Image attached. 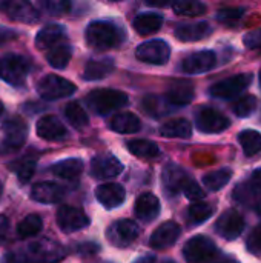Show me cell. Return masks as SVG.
<instances>
[{
    "label": "cell",
    "mask_w": 261,
    "mask_h": 263,
    "mask_svg": "<svg viewBox=\"0 0 261 263\" xmlns=\"http://www.w3.org/2000/svg\"><path fill=\"white\" fill-rule=\"evenodd\" d=\"M65 256L66 251L60 243L52 239L43 237L12 251L8 259L9 263H57Z\"/></svg>",
    "instance_id": "1"
},
{
    "label": "cell",
    "mask_w": 261,
    "mask_h": 263,
    "mask_svg": "<svg viewBox=\"0 0 261 263\" xmlns=\"http://www.w3.org/2000/svg\"><path fill=\"white\" fill-rule=\"evenodd\" d=\"M85 37H86V43L91 48L106 51V49L118 48L125 42L126 32L123 31L120 25L114 22L97 20L88 25L85 31Z\"/></svg>",
    "instance_id": "2"
},
{
    "label": "cell",
    "mask_w": 261,
    "mask_h": 263,
    "mask_svg": "<svg viewBox=\"0 0 261 263\" xmlns=\"http://www.w3.org/2000/svg\"><path fill=\"white\" fill-rule=\"evenodd\" d=\"M129 102L128 94L117 89H94L86 96V103L95 114L105 116L126 106Z\"/></svg>",
    "instance_id": "3"
},
{
    "label": "cell",
    "mask_w": 261,
    "mask_h": 263,
    "mask_svg": "<svg viewBox=\"0 0 261 263\" xmlns=\"http://www.w3.org/2000/svg\"><path fill=\"white\" fill-rule=\"evenodd\" d=\"M183 257L188 263H214L220 257V250L206 236H194L183 247Z\"/></svg>",
    "instance_id": "4"
},
{
    "label": "cell",
    "mask_w": 261,
    "mask_h": 263,
    "mask_svg": "<svg viewBox=\"0 0 261 263\" xmlns=\"http://www.w3.org/2000/svg\"><path fill=\"white\" fill-rule=\"evenodd\" d=\"M31 72V63L26 57L6 54L0 57V79L9 85L22 86Z\"/></svg>",
    "instance_id": "5"
},
{
    "label": "cell",
    "mask_w": 261,
    "mask_h": 263,
    "mask_svg": "<svg viewBox=\"0 0 261 263\" xmlns=\"http://www.w3.org/2000/svg\"><path fill=\"white\" fill-rule=\"evenodd\" d=\"M254 77L249 72L245 74H235L232 77H228L225 80H220L217 83H214L209 88V94L214 99H220V100H232L238 96H242V92H245L251 83H252Z\"/></svg>",
    "instance_id": "6"
},
{
    "label": "cell",
    "mask_w": 261,
    "mask_h": 263,
    "mask_svg": "<svg viewBox=\"0 0 261 263\" xmlns=\"http://www.w3.org/2000/svg\"><path fill=\"white\" fill-rule=\"evenodd\" d=\"M75 89L77 88L72 82L55 74L45 76L37 85L38 96L45 100H58L69 97L75 92Z\"/></svg>",
    "instance_id": "7"
},
{
    "label": "cell",
    "mask_w": 261,
    "mask_h": 263,
    "mask_svg": "<svg viewBox=\"0 0 261 263\" xmlns=\"http://www.w3.org/2000/svg\"><path fill=\"white\" fill-rule=\"evenodd\" d=\"M195 125L205 134H220L231 126V120L223 112L211 106H203L195 114Z\"/></svg>",
    "instance_id": "8"
},
{
    "label": "cell",
    "mask_w": 261,
    "mask_h": 263,
    "mask_svg": "<svg viewBox=\"0 0 261 263\" xmlns=\"http://www.w3.org/2000/svg\"><path fill=\"white\" fill-rule=\"evenodd\" d=\"M138 236H140L138 225L129 219H120V220L111 223L106 231V237H108L109 243L117 248L129 247Z\"/></svg>",
    "instance_id": "9"
},
{
    "label": "cell",
    "mask_w": 261,
    "mask_h": 263,
    "mask_svg": "<svg viewBox=\"0 0 261 263\" xmlns=\"http://www.w3.org/2000/svg\"><path fill=\"white\" fill-rule=\"evenodd\" d=\"M135 57L143 63L165 65V63H168V60L171 57V46L165 40H160V39L149 40V42H145L137 46Z\"/></svg>",
    "instance_id": "10"
},
{
    "label": "cell",
    "mask_w": 261,
    "mask_h": 263,
    "mask_svg": "<svg viewBox=\"0 0 261 263\" xmlns=\"http://www.w3.org/2000/svg\"><path fill=\"white\" fill-rule=\"evenodd\" d=\"M55 219H57L58 228L66 234L82 231L91 223V219L86 216V213L83 210L75 208V206H69V205L60 206Z\"/></svg>",
    "instance_id": "11"
},
{
    "label": "cell",
    "mask_w": 261,
    "mask_h": 263,
    "mask_svg": "<svg viewBox=\"0 0 261 263\" xmlns=\"http://www.w3.org/2000/svg\"><path fill=\"white\" fill-rule=\"evenodd\" d=\"M245 227H246L245 217L238 211L229 210L218 217L215 223V231L218 236H222L226 240H235L242 236Z\"/></svg>",
    "instance_id": "12"
},
{
    "label": "cell",
    "mask_w": 261,
    "mask_h": 263,
    "mask_svg": "<svg viewBox=\"0 0 261 263\" xmlns=\"http://www.w3.org/2000/svg\"><path fill=\"white\" fill-rule=\"evenodd\" d=\"M215 65H217V54L211 49H205L188 55L182 63V71L185 74H205L214 69Z\"/></svg>",
    "instance_id": "13"
},
{
    "label": "cell",
    "mask_w": 261,
    "mask_h": 263,
    "mask_svg": "<svg viewBox=\"0 0 261 263\" xmlns=\"http://www.w3.org/2000/svg\"><path fill=\"white\" fill-rule=\"evenodd\" d=\"M2 8L11 20L22 23H35L40 15L29 0H6Z\"/></svg>",
    "instance_id": "14"
},
{
    "label": "cell",
    "mask_w": 261,
    "mask_h": 263,
    "mask_svg": "<svg viewBox=\"0 0 261 263\" xmlns=\"http://www.w3.org/2000/svg\"><path fill=\"white\" fill-rule=\"evenodd\" d=\"M3 143L9 149H18L23 146L28 137V125L20 117L8 119L3 125Z\"/></svg>",
    "instance_id": "15"
},
{
    "label": "cell",
    "mask_w": 261,
    "mask_h": 263,
    "mask_svg": "<svg viewBox=\"0 0 261 263\" xmlns=\"http://www.w3.org/2000/svg\"><path fill=\"white\" fill-rule=\"evenodd\" d=\"M182 234V228L177 222L168 220L165 223H162L151 236L149 243L154 250H166L171 248L180 237Z\"/></svg>",
    "instance_id": "16"
},
{
    "label": "cell",
    "mask_w": 261,
    "mask_h": 263,
    "mask_svg": "<svg viewBox=\"0 0 261 263\" xmlns=\"http://www.w3.org/2000/svg\"><path fill=\"white\" fill-rule=\"evenodd\" d=\"M37 136L48 142H62L68 137V129L55 116H45L37 122Z\"/></svg>",
    "instance_id": "17"
},
{
    "label": "cell",
    "mask_w": 261,
    "mask_h": 263,
    "mask_svg": "<svg viewBox=\"0 0 261 263\" xmlns=\"http://www.w3.org/2000/svg\"><path fill=\"white\" fill-rule=\"evenodd\" d=\"M123 171L122 162L109 154L95 156L91 160V174L97 179H114Z\"/></svg>",
    "instance_id": "18"
},
{
    "label": "cell",
    "mask_w": 261,
    "mask_h": 263,
    "mask_svg": "<svg viewBox=\"0 0 261 263\" xmlns=\"http://www.w3.org/2000/svg\"><path fill=\"white\" fill-rule=\"evenodd\" d=\"M95 199L98 200V203H102L103 208L114 210V208L122 206V203L126 199V191L120 183L109 182V183H103L97 186Z\"/></svg>",
    "instance_id": "19"
},
{
    "label": "cell",
    "mask_w": 261,
    "mask_h": 263,
    "mask_svg": "<svg viewBox=\"0 0 261 263\" xmlns=\"http://www.w3.org/2000/svg\"><path fill=\"white\" fill-rule=\"evenodd\" d=\"M65 194H66V190L54 182H40L34 185L31 190V199L43 205L58 203L63 200Z\"/></svg>",
    "instance_id": "20"
},
{
    "label": "cell",
    "mask_w": 261,
    "mask_h": 263,
    "mask_svg": "<svg viewBox=\"0 0 261 263\" xmlns=\"http://www.w3.org/2000/svg\"><path fill=\"white\" fill-rule=\"evenodd\" d=\"M189 179H191L189 174L183 168H180L178 165H174V163L168 165L162 174L163 188H165L168 196H177L183 190L185 183Z\"/></svg>",
    "instance_id": "21"
},
{
    "label": "cell",
    "mask_w": 261,
    "mask_h": 263,
    "mask_svg": "<svg viewBox=\"0 0 261 263\" xmlns=\"http://www.w3.org/2000/svg\"><path fill=\"white\" fill-rule=\"evenodd\" d=\"M212 26L208 22L182 23L175 28L174 34L180 42H198L212 34Z\"/></svg>",
    "instance_id": "22"
},
{
    "label": "cell",
    "mask_w": 261,
    "mask_h": 263,
    "mask_svg": "<svg viewBox=\"0 0 261 263\" xmlns=\"http://www.w3.org/2000/svg\"><path fill=\"white\" fill-rule=\"evenodd\" d=\"M160 200L152 193H143L135 200L134 213L143 222H152L160 214Z\"/></svg>",
    "instance_id": "23"
},
{
    "label": "cell",
    "mask_w": 261,
    "mask_h": 263,
    "mask_svg": "<svg viewBox=\"0 0 261 263\" xmlns=\"http://www.w3.org/2000/svg\"><path fill=\"white\" fill-rule=\"evenodd\" d=\"M194 85L186 80H175L169 89L166 91L165 97L172 106H185L192 102L194 99Z\"/></svg>",
    "instance_id": "24"
},
{
    "label": "cell",
    "mask_w": 261,
    "mask_h": 263,
    "mask_svg": "<svg viewBox=\"0 0 261 263\" xmlns=\"http://www.w3.org/2000/svg\"><path fill=\"white\" fill-rule=\"evenodd\" d=\"M65 37H66V29L58 23H51V25L43 26L38 31V34L35 37V45L38 49L48 51L52 46L58 45Z\"/></svg>",
    "instance_id": "25"
},
{
    "label": "cell",
    "mask_w": 261,
    "mask_h": 263,
    "mask_svg": "<svg viewBox=\"0 0 261 263\" xmlns=\"http://www.w3.org/2000/svg\"><path fill=\"white\" fill-rule=\"evenodd\" d=\"M114 68L115 63L112 59H92L86 62L82 77L88 82H97L112 74Z\"/></svg>",
    "instance_id": "26"
},
{
    "label": "cell",
    "mask_w": 261,
    "mask_h": 263,
    "mask_svg": "<svg viewBox=\"0 0 261 263\" xmlns=\"http://www.w3.org/2000/svg\"><path fill=\"white\" fill-rule=\"evenodd\" d=\"M109 128L120 134H134V133L140 131L142 122L132 112H118L111 119Z\"/></svg>",
    "instance_id": "27"
},
{
    "label": "cell",
    "mask_w": 261,
    "mask_h": 263,
    "mask_svg": "<svg viewBox=\"0 0 261 263\" xmlns=\"http://www.w3.org/2000/svg\"><path fill=\"white\" fill-rule=\"evenodd\" d=\"M134 29L142 34V35H151V34H155L162 25H163V17L157 12H143V14H138L135 18H134Z\"/></svg>",
    "instance_id": "28"
},
{
    "label": "cell",
    "mask_w": 261,
    "mask_h": 263,
    "mask_svg": "<svg viewBox=\"0 0 261 263\" xmlns=\"http://www.w3.org/2000/svg\"><path fill=\"white\" fill-rule=\"evenodd\" d=\"M83 162L80 159H65V160H60L57 163H54L51 166V171L52 174H55L57 177L60 179H65V180H74L77 179L82 173H83Z\"/></svg>",
    "instance_id": "29"
},
{
    "label": "cell",
    "mask_w": 261,
    "mask_h": 263,
    "mask_svg": "<svg viewBox=\"0 0 261 263\" xmlns=\"http://www.w3.org/2000/svg\"><path fill=\"white\" fill-rule=\"evenodd\" d=\"M160 134L168 139H189L192 136V125L186 119H174L162 125Z\"/></svg>",
    "instance_id": "30"
},
{
    "label": "cell",
    "mask_w": 261,
    "mask_h": 263,
    "mask_svg": "<svg viewBox=\"0 0 261 263\" xmlns=\"http://www.w3.org/2000/svg\"><path fill=\"white\" fill-rule=\"evenodd\" d=\"M71 57H72V46L68 43H58V45L52 46L51 49H48V54H46L48 63L55 69L66 68Z\"/></svg>",
    "instance_id": "31"
},
{
    "label": "cell",
    "mask_w": 261,
    "mask_h": 263,
    "mask_svg": "<svg viewBox=\"0 0 261 263\" xmlns=\"http://www.w3.org/2000/svg\"><path fill=\"white\" fill-rule=\"evenodd\" d=\"M172 108H175V106H172V105L166 100V97H162V96L151 94V96H146V97L143 99V109H145L149 116H152V117H155V119L163 117V116L172 112Z\"/></svg>",
    "instance_id": "32"
},
{
    "label": "cell",
    "mask_w": 261,
    "mask_h": 263,
    "mask_svg": "<svg viewBox=\"0 0 261 263\" xmlns=\"http://www.w3.org/2000/svg\"><path fill=\"white\" fill-rule=\"evenodd\" d=\"M126 146L131 154H134L135 157H140V159H155L160 156V149H158L157 143H154L151 140L135 139V140H129Z\"/></svg>",
    "instance_id": "33"
},
{
    "label": "cell",
    "mask_w": 261,
    "mask_h": 263,
    "mask_svg": "<svg viewBox=\"0 0 261 263\" xmlns=\"http://www.w3.org/2000/svg\"><path fill=\"white\" fill-rule=\"evenodd\" d=\"M238 142L243 148L245 156L254 157L261 153V134L254 129H245L238 134Z\"/></svg>",
    "instance_id": "34"
},
{
    "label": "cell",
    "mask_w": 261,
    "mask_h": 263,
    "mask_svg": "<svg viewBox=\"0 0 261 263\" xmlns=\"http://www.w3.org/2000/svg\"><path fill=\"white\" fill-rule=\"evenodd\" d=\"M231 177H232V171L228 168H222V170L208 173L203 177V185L206 186V190L215 193V191H220L222 188H225L229 183Z\"/></svg>",
    "instance_id": "35"
},
{
    "label": "cell",
    "mask_w": 261,
    "mask_h": 263,
    "mask_svg": "<svg viewBox=\"0 0 261 263\" xmlns=\"http://www.w3.org/2000/svg\"><path fill=\"white\" fill-rule=\"evenodd\" d=\"M43 228V220L37 214H29L17 225V236L20 239H29L37 236Z\"/></svg>",
    "instance_id": "36"
},
{
    "label": "cell",
    "mask_w": 261,
    "mask_h": 263,
    "mask_svg": "<svg viewBox=\"0 0 261 263\" xmlns=\"http://www.w3.org/2000/svg\"><path fill=\"white\" fill-rule=\"evenodd\" d=\"M172 9L178 15L195 17V15L205 14L208 8L202 0H174L172 2Z\"/></svg>",
    "instance_id": "37"
},
{
    "label": "cell",
    "mask_w": 261,
    "mask_h": 263,
    "mask_svg": "<svg viewBox=\"0 0 261 263\" xmlns=\"http://www.w3.org/2000/svg\"><path fill=\"white\" fill-rule=\"evenodd\" d=\"M63 112H65L66 120H68L74 128H77V129H83V128L89 123V119H88L86 111H85V109L82 108V105L77 103V102H69V103L65 106Z\"/></svg>",
    "instance_id": "38"
},
{
    "label": "cell",
    "mask_w": 261,
    "mask_h": 263,
    "mask_svg": "<svg viewBox=\"0 0 261 263\" xmlns=\"http://www.w3.org/2000/svg\"><path fill=\"white\" fill-rule=\"evenodd\" d=\"M214 214V208L209 203L197 202L192 203L188 210V220L191 225H202L206 220H209Z\"/></svg>",
    "instance_id": "39"
},
{
    "label": "cell",
    "mask_w": 261,
    "mask_h": 263,
    "mask_svg": "<svg viewBox=\"0 0 261 263\" xmlns=\"http://www.w3.org/2000/svg\"><path fill=\"white\" fill-rule=\"evenodd\" d=\"M257 108V97L255 96H243L232 105V111L235 112L237 117H249L254 114Z\"/></svg>",
    "instance_id": "40"
},
{
    "label": "cell",
    "mask_w": 261,
    "mask_h": 263,
    "mask_svg": "<svg viewBox=\"0 0 261 263\" xmlns=\"http://www.w3.org/2000/svg\"><path fill=\"white\" fill-rule=\"evenodd\" d=\"M40 8L51 15H63L71 11V0H40Z\"/></svg>",
    "instance_id": "41"
},
{
    "label": "cell",
    "mask_w": 261,
    "mask_h": 263,
    "mask_svg": "<svg viewBox=\"0 0 261 263\" xmlns=\"http://www.w3.org/2000/svg\"><path fill=\"white\" fill-rule=\"evenodd\" d=\"M235 193H242V197H245L246 194H261V170L254 171L249 182L243 186H237Z\"/></svg>",
    "instance_id": "42"
},
{
    "label": "cell",
    "mask_w": 261,
    "mask_h": 263,
    "mask_svg": "<svg viewBox=\"0 0 261 263\" xmlns=\"http://www.w3.org/2000/svg\"><path fill=\"white\" fill-rule=\"evenodd\" d=\"M246 9L245 8H223L217 12V20L226 25H232L237 20H240L245 15Z\"/></svg>",
    "instance_id": "43"
},
{
    "label": "cell",
    "mask_w": 261,
    "mask_h": 263,
    "mask_svg": "<svg viewBox=\"0 0 261 263\" xmlns=\"http://www.w3.org/2000/svg\"><path fill=\"white\" fill-rule=\"evenodd\" d=\"M246 248L251 254L261 257V223L251 231L246 240Z\"/></svg>",
    "instance_id": "44"
},
{
    "label": "cell",
    "mask_w": 261,
    "mask_h": 263,
    "mask_svg": "<svg viewBox=\"0 0 261 263\" xmlns=\"http://www.w3.org/2000/svg\"><path fill=\"white\" fill-rule=\"evenodd\" d=\"M34 173H35V162H34V160H23V162L15 168V174H17L20 183L29 182V179L34 176Z\"/></svg>",
    "instance_id": "45"
},
{
    "label": "cell",
    "mask_w": 261,
    "mask_h": 263,
    "mask_svg": "<svg viewBox=\"0 0 261 263\" xmlns=\"http://www.w3.org/2000/svg\"><path fill=\"white\" fill-rule=\"evenodd\" d=\"M182 193H183L189 200H192V202H198L200 199L205 197V191H203V190L200 188V185H198L195 180H192V179H189V180L185 183Z\"/></svg>",
    "instance_id": "46"
},
{
    "label": "cell",
    "mask_w": 261,
    "mask_h": 263,
    "mask_svg": "<svg viewBox=\"0 0 261 263\" xmlns=\"http://www.w3.org/2000/svg\"><path fill=\"white\" fill-rule=\"evenodd\" d=\"M245 46L249 49H261V28L254 29L245 35Z\"/></svg>",
    "instance_id": "47"
},
{
    "label": "cell",
    "mask_w": 261,
    "mask_h": 263,
    "mask_svg": "<svg viewBox=\"0 0 261 263\" xmlns=\"http://www.w3.org/2000/svg\"><path fill=\"white\" fill-rule=\"evenodd\" d=\"M8 233H9V220L6 216L0 214V245L6 240Z\"/></svg>",
    "instance_id": "48"
},
{
    "label": "cell",
    "mask_w": 261,
    "mask_h": 263,
    "mask_svg": "<svg viewBox=\"0 0 261 263\" xmlns=\"http://www.w3.org/2000/svg\"><path fill=\"white\" fill-rule=\"evenodd\" d=\"M15 39V32L6 28H0V45H5Z\"/></svg>",
    "instance_id": "49"
},
{
    "label": "cell",
    "mask_w": 261,
    "mask_h": 263,
    "mask_svg": "<svg viewBox=\"0 0 261 263\" xmlns=\"http://www.w3.org/2000/svg\"><path fill=\"white\" fill-rule=\"evenodd\" d=\"M148 5L151 6H157V8H163V6H168L172 0H145Z\"/></svg>",
    "instance_id": "50"
},
{
    "label": "cell",
    "mask_w": 261,
    "mask_h": 263,
    "mask_svg": "<svg viewBox=\"0 0 261 263\" xmlns=\"http://www.w3.org/2000/svg\"><path fill=\"white\" fill-rule=\"evenodd\" d=\"M155 256H149V254H146V256H143V257H140V259H137L134 263H155Z\"/></svg>",
    "instance_id": "51"
},
{
    "label": "cell",
    "mask_w": 261,
    "mask_h": 263,
    "mask_svg": "<svg viewBox=\"0 0 261 263\" xmlns=\"http://www.w3.org/2000/svg\"><path fill=\"white\" fill-rule=\"evenodd\" d=\"M255 213H257V214L261 217V202L257 203V206H255Z\"/></svg>",
    "instance_id": "52"
},
{
    "label": "cell",
    "mask_w": 261,
    "mask_h": 263,
    "mask_svg": "<svg viewBox=\"0 0 261 263\" xmlns=\"http://www.w3.org/2000/svg\"><path fill=\"white\" fill-rule=\"evenodd\" d=\"M2 112H3V103L0 102V116H2Z\"/></svg>",
    "instance_id": "53"
},
{
    "label": "cell",
    "mask_w": 261,
    "mask_h": 263,
    "mask_svg": "<svg viewBox=\"0 0 261 263\" xmlns=\"http://www.w3.org/2000/svg\"><path fill=\"white\" fill-rule=\"evenodd\" d=\"M163 263H177V262H174V260H165Z\"/></svg>",
    "instance_id": "54"
},
{
    "label": "cell",
    "mask_w": 261,
    "mask_h": 263,
    "mask_svg": "<svg viewBox=\"0 0 261 263\" xmlns=\"http://www.w3.org/2000/svg\"><path fill=\"white\" fill-rule=\"evenodd\" d=\"M225 263H238V262H234V260H228V262H225Z\"/></svg>",
    "instance_id": "55"
},
{
    "label": "cell",
    "mask_w": 261,
    "mask_h": 263,
    "mask_svg": "<svg viewBox=\"0 0 261 263\" xmlns=\"http://www.w3.org/2000/svg\"><path fill=\"white\" fill-rule=\"evenodd\" d=\"M0 194H2V182H0Z\"/></svg>",
    "instance_id": "56"
},
{
    "label": "cell",
    "mask_w": 261,
    "mask_h": 263,
    "mask_svg": "<svg viewBox=\"0 0 261 263\" xmlns=\"http://www.w3.org/2000/svg\"><path fill=\"white\" fill-rule=\"evenodd\" d=\"M260 85H261V71H260Z\"/></svg>",
    "instance_id": "57"
}]
</instances>
